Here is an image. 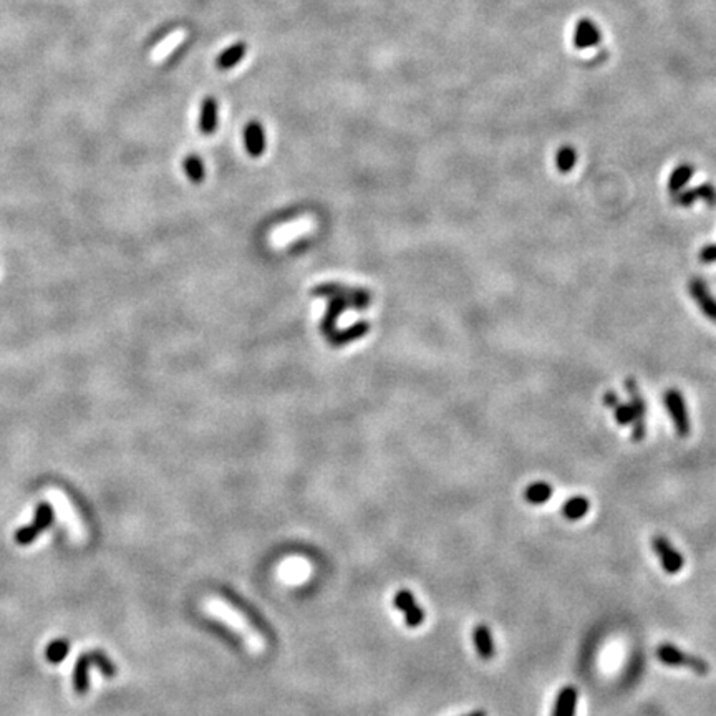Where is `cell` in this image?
<instances>
[{
  "label": "cell",
  "instance_id": "cell-9",
  "mask_svg": "<svg viewBox=\"0 0 716 716\" xmlns=\"http://www.w3.org/2000/svg\"><path fill=\"white\" fill-rule=\"evenodd\" d=\"M695 201H705L706 204L715 206L716 204V190L711 185H700L693 187L690 191H680L674 195V202L679 206L688 207L693 204Z\"/></svg>",
  "mask_w": 716,
  "mask_h": 716
},
{
  "label": "cell",
  "instance_id": "cell-20",
  "mask_svg": "<svg viewBox=\"0 0 716 716\" xmlns=\"http://www.w3.org/2000/svg\"><path fill=\"white\" fill-rule=\"evenodd\" d=\"M589 500L587 497L584 496H575V497H570L569 501H565V504L562 507V514L565 519L569 521H579L582 519V517L587 514L589 512Z\"/></svg>",
  "mask_w": 716,
  "mask_h": 716
},
{
  "label": "cell",
  "instance_id": "cell-5",
  "mask_svg": "<svg viewBox=\"0 0 716 716\" xmlns=\"http://www.w3.org/2000/svg\"><path fill=\"white\" fill-rule=\"evenodd\" d=\"M625 390L627 393L630 395V406L633 410V432H632V439L633 441H642L645 438L647 428H645V418H647V405L645 400L640 393V388H638L637 381L633 379H627L625 381Z\"/></svg>",
  "mask_w": 716,
  "mask_h": 716
},
{
  "label": "cell",
  "instance_id": "cell-18",
  "mask_svg": "<svg viewBox=\"0 0 716 716\" xmlns=\"http://www.w3.org/2000/svg\"><path fill=\"white\" fill-rule=\"evenodd\" d=\"M69 653H70V642L67 640V638L60 637L48 643L45 650V659L48 660V664L60 665L62 662L69 657Z\"/></svg>",
  "mask_w": 716,
  "mask_h": 716
},
{
  "label": "cell",
  "instance_id": "cell-12",
  "mask_svg": "<svg viewBox=\"0 0 716 716\" xmlns=\"http://www.w3.org/2000/svg\"><path fill=\"white\" fill-rule=\"evenodd\" d=\"M90 669H91V660L88 652L81 653V655L76 659L75 669H74V688L76 695H86L90 690Z\"/></svg>",
  "mask_w": 716,
  "mask_h": 716
},
{
  "label": "cell",
  "instance_id": "cell-14",
  "mask_svg": "<svg viewBox=\"0 0 716 716\" xmlns=\"http://www.w3.org/2000/svg\"><path fill=\"white\" fill-rule=\"evenodd\" d=\"M248 53V43L237 42L229 48H226L224 52L217 57L216 65L219 70H229L232 67H236L239 62H243V58Z\"/></svg>",
  "mask_w": 716,
  "mask_h": 716
},
{
  "label": "cell",
  "instance_id": "cell-21",
  "mask_svg": "<svg viewBox=\"0 0 716 716\" xmlns=\"http://www.w3.org/2000/svg\"><path fill=\"white\" fill-rule=\"evenodd\" d=\"M577 163V153L572 146H562L555 154V164H558L560 173H569L570 169Z\"/></svg>",
  "mask_w": 716,
  "mask_h": 716
},
{
  "label": "cell",
  "instance_id": "cell-24",
  "mask_svg": "<svg viewBox=\"0 0 716 716\" xmlns=\"http://www.w3.org/2000/svg\"><path fill=\"white\" fill-rule=\"evenodd\" d=\"M618 403V396L617 393H613V391H607L606 395H604V405L608 406V408H613Z\"/></svg>",
  "mask_w": 716,
  "mask_h": 716
},
{
  "label": "cell",
  "instance_id": "cell-19",
  "mask_svg": "<svg viewBox=\"0 0 716 716\" xmlns=\"http://www.w3.org/2000/svg\"><path fill=\"white\" fill-rule=\"evenodd\" d=\"M524 497L531 504H544V502H548L553 497V486L549 483L543 481L532 483V485L526 487Z\"/></svg>",
  "mask_w": 716,
  "mask_h": 716
},
{
  "label": "cell",
  "instance_id": "cell-25",
  "mask_svg": "<svg viewBox=\"0 0 716 716\" xmlns=\"http://www.w3.org/2000/svg\"><path fill=\"white\" fill-rule=\"evenodd\" d=\"M464 716H487V715H486V711L478 710V711H473V713H468V715H464Z\"/></svg>",
  "mask_w": 716,
  "mask_h": 716
},
{
  "label": "cell",
  "instance_id": "cell-7",
  "mask_svg": "<svg viewBox=\"0 0 716 716\" xmlns=\"http://www.w3.org/2000/svg\"><path fill=\"white\" fill-rule=\"evenodd\" d=\"M393 604L398 611L403 612L405 623L410 628L420 627L423 623L425 617H427L423 608L415 602V595L411 594L410 590H400V592H396Z\"/></svg>",
  "mask_w": 716,
  "mask_h": 716
},
{
  "label": "cell",
  "instance_id": "cell-15",
  "mask_svg": "<svg viewBox=\"0 0 716 716\" xmlns=\"http://www.w3.org/2000/svg\"><path fill=\"white\" fill-rule=\"evenodd\" d=\"M244 142L246 146H248V151L253 154V156H260L265 149V138H264V129L258 122H253L248 125L244 132Z\"/></svg>",
  "mask_w": 716,
  "mask_h": 716
},
{
  "label": "cell",
  "instance_id": "cell-2",
  "mask_svg": "<svg viewBox=\"0 0 716 716\" xmlns=\"http://www.w3.org/2000/svg\"><path fill=\"white\" fill-rule=\"evenodd\" d=\"M53 524H55V509H53L50 502L43 501L37 506L30 524L18 527L13 539H16L18 545H30L33 541L38 539Z\"/></svg>",
  "mask_w": 716,
  "mask_h": 716
},
{
  "label": "cell",
  "instance_id": "cell-11",
  "mask_svg": "<svg viewBox=\"0 0 716 716\" xmlns=\"http://www.w3.org/2000/svg\"><path fill=\"white\" fill-rule=\"evenodd\" d=\"M577 700H579L577 688L570 685L564 686V688L559 691L558 698H555L553 716H575Z\"/></svg>",
  "mask_w": 716,
  "mask_h": 716
},
{
  "label": "cell",
  "instance_id": "cell-23",
  "mask_svg": "<svg viewBox=\"0 0 716 716\" xmlns=\"http://www.w3.org/2000/svg\"><path fill=\"white\" fill-rule=\"evenodd\" d=\"M185 169L187 176L195 181H201L202 176H204V166H202L201 159L197 156H187L185 159Z\"/></svg>",
  "mask_w": 716,
  "mask_h": 716
},
{
  "label": "cell",
  "instance_id": "cell-4",
  "mask_svg": "<svg viewBox=\"0 0 716 716\" xmlns=\"http://www.w3.org/2000/svg\"><path fill=\"white\" fill-rule=\"evenodd\" d=\"M665 406L669 410V415L674 422L675 432L679 437L686 438L691 433V422L688 410H686L683 395L679 390H669L664 396Z\"/></svg>",
  "mask_w": 716,
  "mask_h": 716
},
{
  "label": "cell",
  "instance_id": "cell-10",
  "mask_svg": "<svg viewBox=\"0 0 716 716\" xmlns=\"http://www.w3.org/2000/svg\"><path fill=\"white\" fill-rule=\"evenodd\" d=\"M473 643L474 647H476L478 655H480L483 660L495 659L496 655L495 640H492V633L490 630V627L485 625V623H480V625L474 627Z\"/></svg>",
  "mask_w": 716,
  "mask_h": 716
},
{
  "label": "cell",
  "instance_id": "cell-6",
  "mask_svg": "<svg viewBox=\"0 0 716 716\" xmlns=\"http://www.w3.org/2000/svg\"><path fill=\"white\" fill-rule=\"evenodd\" d=\"M652 548L655 550V554L659 555L662 567L665 569L666 574L675 575L679 574L681 569H683L685 560L681 558V554L676 550L674 545L670 544V541L666 539L665 536H653L652 539Z\"/></svg>",
  "mask_w": 716,
  "mask_h": 716
},
{
  "label": "cell",
  "instance_id": "cell-13",
  "mask_svg": "<svg viewBox=\"0 0 716 716\" xmlns=\"http://www.w3.org/2000/svg\"><path fill=\"white\" fill-rule=\"evenodd\" d=\"M601 42V32L595 27L594 22L580 21L574 32V45L577 48H589Z\"/></svg>",
  "mask_w": 716,
  "mask_h": 716
},
{
  "label": "cell",
  "instance_id": "cell-3",
  "mask_svg": "<svg viewBox=\"0 0 716 716\" xmlns=\"http://www.w3.org/2000/svg\"><path fill=\"white\" fill-rule=\"evenodd\" d=\"M657 657H659L662 664L669 666H679V669H688L695 671L696 675H706L710 671L708 662L696 655H691V653L681 652L679 647L671 645V643H662V645H659Z\"/></svg>",
  "mask_w": 716,
  "mask_h": 716
},
{
  "label": "cell",
  "instance_id": "cell-22",
  "mask_svg": "<svg viewBox=\"0 0 716 716\" xmlns=\"http://www.w3.org/2000/svg\"><path fill=\"white\" fill-rule=\"evenodd\" d=\"M613 416H616V422L620 425V427H628V425L633 423V410L630 403H618L613 406Z\"/></svg>",
  "mask_w": 716,
  "mask_h": 716
},
{
  "label": "cell",
  "instance_id": "cell-17",
  "mask_svg": "<svg viewBox=\"0 0 716 716\" xmlns=\"http://www.w3.org/2000/svg\"><path fill=\"white\" fill-rule=\"evenodd\" d=\"M693 174H695L693 164L683 163V164H680V166H676L674 169V173L670 174V179H669L670 195H676V192H680L681 190H683L686 183L693 178Z\"/></svg>",
  "mask_w": 716,
  "mask_h": 716
},
{
  "label": "cell",
  "instance_id": "cell-8",
  "mask_svg": "<svg viewBox=\"0 0 716 716\" xmlns=\"http://www.w3.org/2000/svg\"><path fill=\"white\" fill-rule=\"evenodd\" d=\"M688 292L691 297H693V301L696 302L700 311L703 312L711 322L716 323V299L711 295L705 280H701L698 277L691 279L688 282Z\"/></svg>",
  "mask_w": 716,
  "mask_h": 716
},
{
  "label": "cell",
  "instance_id": "cell-16",
  "mask_svg": "<svg viewBox=\"0 0 716 716\" xmlns=\"http://www.w3.org/2000/svg\"><path fill=\"white\" fill-rule=\"evenodd\" d=\"M200 127L204 134H211L217 127V101L212 96H207L202 101Z\"/></svg>",
  "mask_w": 716,
  "mask_h": 716
},
{
  "label": "cell",
  "instance_id": "cell-1",
  "mask_svg": "<svg viewBox=\"0 0 716 716\" xmlns=\"http://www.w3.org/2000/svg\"><path fill=\"white\" fill-rule=\"evenodd\" d=\"M204 608L211 617H216L217 620L224 622L227 627L232 628L237 635L243 638L244 643L249 648V652L260 653L265 648V645H267L258 628L246 618L243 612L237 611V608L234 606H231L227 601H222L219 597H211L209 601H206Z\"/></svg>",
  "mask_w": 716,
  "mask_h": 716
}]
</instances>
